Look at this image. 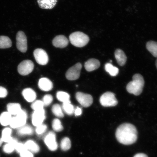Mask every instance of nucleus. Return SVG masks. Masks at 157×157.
Returning a JSON list of instances; mask_svg holds the SVG:
<instances>
[{
  "mask_svg": "<svg viewBox=\"0 0 157 157\" xmlns=\"http://www.w3.org/2000/svg\"><path fill=\"white\" fill-rule=\"evenodd\" d=\"M71 43L77 48H82L89 42L90 38L87 35L84 33L77 31L72 33L69 36Z\"/></svg>",
  "mask_w": 157,
  "mask_h": 157,
  "instance_id": "nucleus-3",
  "label": "nucleus"
},
{
  "mask_svg": "<svg viewBox=\"0 0 157 157\" xmlns=\"http://www.w3.org/2000/svg\"><path fill=\"white\" fill-rule=\"evenodd\" d=\"M155 65H156V67L157 69V59L156 61V62H155Z\"/></svg>",
  "mask_w": 157,
  "mask_h": 157,
  "instance_id": "nucleus-42",
  "label": "nucleus"
},
{
  "mask_svg": "<svg viewBox=\"0 0 157 157\" xmlns=\"http://www.w3.org/2000/svg\"><path fill=\"white\" fill-rule=\"evenodd\" d=\"M146 48L150 53L155 57L157 58V42L150 41L146 44Z\"/></svg>",
  "mask_w": 157,
  "mask_h": 157,
  "instance_id": "nucleus-25",
  "label": "nucleus"
},
{
  "mask_svg": "<svg viewBox=\"0 0 157 157\" xmlns=\"http://www.w3.org/2000/svg\"><path fill=\"white\" fill-rule=\"evenodd\" d=\"M12 43L11 39L6 36H0V48L5 49L11 48Z\"/></svg>",
  "mask_w": 157,
  "mask_h": 157,
  "instance_id": "nucleus-24",
  "label": "nucleus"
},
{
  "mask_svg": "<svg viewBox=\"0 0 157 157\" xmlns=\"http://www.w3.org/2000/svg\"><path fill=\"white\" fill-rule=\"evenodd\" d=\"M44 140L50 151H54L57 149L58 144L56 141V135L53 132L50 131L48 132L44 137Z\"/></svg>",
  "mask_w": 157,
  "mask_h": 157,
  "instance_id": "nucleus-11",
  "label": "nucleus"
},
{
  "mask_svg": "<svg viewBox=\"0 0 157 157\" xmlns=\"http://www.w3.org/2000/svg\"><path fill=\"white\" fill-rule=\"evenodd\" d=\"M100 102L104 107H114L117 105L118 101L114 94L112 92H107L101 96Z\"/></svg>",
  "mask_w": 157,
  "mask_h": 157,
  "instance_id": "nucleus-5",
  "label": "nucleus"
},
{
  "mask_svg": "<svg viewBox=\"0 0 157 157\" xmlns=\"http://www.w3.org/2000/svg\"><path fill=\"white\" fill-rule=\"evenodd\" d=\"M3 141L1 139H0V147H1L2 144L3 143Z\"/></svg>",
  "mask_w": 157,
  "mask_h": 157,
  "instance_id": "nucleus-41",
  "label": "nucleus"
},
{
  "mask_svg": "<svg viewBox=\"0 0 157 157\" xmlns=\"http://www.w3.org/2000/svg\"><path fill=\"white\" fill-rule=\"evenodd\" d=\"M115 135L117 140L120 143L129 145L136 142L137 132L134 125L130 123H123L117 128Z\"/></svg>",
  "mask_w": 157,
  "mask_h": 157,
  "instance_id": "nucleus-1",
  "label": "nucleus"
},
{
  "mask_svg": "<svg viewBox=\"0 0 157 157\" xmlns=\"http://www.w3.org/2000/svg\"><path fill=\"white\" fill-rule=\"evenodd\" d=\"M58 0H38L39 7L41 9H51L56 4Z\"/></svg>",
  "mask_w": 157,
  "mask_h": 157,
  "instance_id": "nucleus-18",
  "label": "nucleus"
},
{
  "mask_svg": "<svg viewBox=\"0 0 157 157\" xmlns=\"http://www.w3.org/2000/svg\"><path fill=\"white\" fill-rule=\"evenodd\" d=\"M52 111L54 114L57 117L60 118L64 117L63 113V112L62 108L58 104H55L53 105Z\"/></svg>",
  "mask_w": 157,
  "mask_h": 157,
  "instance_id": "nucleus-30",
  "label": "nucleus"
},
{
  "mask_svg": "<svg viewBox=\"0 0 157 157\" xmlns=\"http://www.w3.org/2000/svg\"><path fill=\"white\" fill-rule=\"evenodd\" d=\"M100 62L99 60L95 59H91L86 62L84 67L87 71L91 72L98 69L100 66Z\"/></svg>",
  "mask_w": 157,
  "mask_h": 157,
  "instance_id": "nucleus-15",
  "label": "nucleus"
},
{
  "mask_svg": "<svg viewBox=\"0 0 157 157\" xmlns=\"http://www.w3.org/2000/svg\"><path fill=\"white\" fill-rule=\"evenodd\" d=\"M8 92L4 87L0 86V98H4L6 97Z\"/></svg>",
  "mask_w": 157,
  "mask_h": 157,
  "instance_id": "nucleus-38",
  "label": "nucleus"
},
{
  "mask_svg": "<svg viewBox=\"0 0 157 157\" xmlns=\"http://www.w3.org/2000/svg\"><path fill=\"white\" fill-rule=\"evenodd\" d=\"M33 132L34 131L32 127L29 125L25 124L19 128L17 131V133L19 136H23L32 135Z\"/></svg>",
  "mask_w": 157,
  "mask_h": 157,
  "instance_id": "nucleus-21",
  "label": "nucleus"
},
{
  "mask_svg": "<svg viewBox=\"0 0 157 157\" xmlns=\"http://www.w3.org/2000/svg\"><path fill=\"white\" fill-rule=\"evenodd\" d=\"M76 98L80 105L84 107H89L93 103V98L90 94L78 92L76 94Z\"/></svg>",
  "mask_w": 157,
  "mask_h": 157,
  "instance_id": "nucleus-9",
  "label": "nucleus"
},
{
  "mask_svg": "<svg viewBox=\"0 0 157 157\" xmlns=\"http://www.w3.org/2000/svg\"><path fill=\"white\" fill-rule=\"evenodd\" d=\"M52 127L53 130L56 132H59L63 129L61 122L59 120L55 119L52 121Z\"/></svg>",
  "mask_w": 157,
  "mask_h": 157,
  "instance_id": "nucleus-32",
  "label": "nucleus"
},
{
  "mask_svg": "<svg viewBox=\"0 0 157 157\" xmlns=\"http://www.w3.org/2000/svg\"><path fill=\"white\" fill-rule=\"evenodd\" d=\"M47 129V126L44 124H41L39 126L37 127L36 129V132L37 134L41 135L44 134L46 131Z\"/></svg>",
  "mask_w": 157,
  "mask_h": 157,
  "instance_id": "nucleus-35",
  "label": "nucleus"
},
{
  "mask_svg": "<svg viewBox=\"0 0 157 157\" xmlns=\"http://www.w3.org/2000/svg\"><path fill=\"white\" fill-rule=\"evenodd\" d=\"M11 129L9 128L4 129L2 132V136L1 138L3 142L9 143L13 138L11 136Z\"/></svg>",
  "mask_w": 157,
  "mask_h": 157,
  "instance_id": "nucleus-26",
  "label": "nucleus"
},
{
  "mask_svg": "<svg viewBox=\"0 0 157 157\" xmlns=\"http://www.w3.org/2000/svg\"><path fill=\"white\" fill-rule=\"evenodd\" d=\"M44 104L42 101L40 100H37L33 101L31 105V108L34 111L44 109Z\"/></svg>",
  "mask_w": 157,
  "mask_h": 157,
  "instance_id": "nucleus-33",
  "label": "nucleus"
},
{
  "mask_svg": "<svg viewBox=\"0 0 157 157\" xmlns=\"http://www.w3.org/2000/svg\"><path fill=\"white\" fill-rule=\"evenodd\" d=\"M62 107L64 112L68 115H71L74 113V107L70 101L63 103Z\"/></svg>",
  "mask_w": 157,
  "mask_h": 157,
  "instance_id": "nucleus-28",
  "label": "nucleus"
},
{
  "mask_svg": "<svg viewBox=\"0 0 157 157\" xmlns=\"http://www.w3.org/2000/svg\"><path fill=\"white\" fill-rule=\"evenodd\" d=\"M69 43L68 39L63 35L56 36L52 40V44L56 48H64L68 46Z\"/></svg>",
  "mask_w": 157,
  "mask_h": 157,
  "instance_id": "nucleus-13",
  "label": "nucleus"
},
{
  "mask_svg": "<svg viewBox=\"0 0 157 157\" xmlns=\"http://www.w3.org/2000/svg\"><path fill=\"white\" fill-rule=\"evenodd\" d=\"M56 98L60 101L63 103L70 101V96L66 92L59 91L56 94Z\"/></svg>",
  "mask_w": 157,
  "mask_h": 157,
  "instance_id": "nucleus-29",
  "label": "nucleus"
},
{
  "mask_svg": "<svg viewBox=\"0 0 157 157\" xmlns=\"http://www.w3.org/2000/svg\"><path fill=\"white\" fill-rule=\"evenodd\" d=\"M34 56L37 63L41 65H45L48 62V54L46 51L42 48L35 49L34 52Z\"/></svg>",
  "mask_w": 157,
  "mask_h": 157,
  "instance_id": "nucleus-10",
  "label": "nucleus"
},
{
  "mask_svg": "<svg viewBox=\"0 0 157 157\" xmlns=\"http://www.w3.org/2000/svg\"><path fill=\"white\" fill-rule=\"evenodd\" d=\"M18 143L17 139L13 138L10 142L3 146L4 152L8 154H11L15 150V147Z\"/></svg>",
  "mask_w": 157,
  "mask_h": 157,
  "instance_id": "nucleus-19",
  "label": "nucleus"
},
{
  "mask_svg": "<svg viewBox=\"0 0 157 157\" xmlns=\"http://www.w3.org/2000/svg\"><path fill=\"white\" fill-rule=\"evenodd\" d=\"M17 48L21 52L25 53L27 50V38L25 33L22 31H19L16 35Z\"/></svg>",
  "mask_w": 157,
  "mask_h": 157,
  "instance_id": "nucleus-8",
  "label": "nucleus"
},
{
  "mask_svg": "<svg viewBox=\"0 0 157 157\" xmlns=\"http://www.w3.org/2000/svg\"><path fill=\"white\" fill-rule=\"evenodd\" d=\"M71 147V142L70 139L68 137H64L60 143V147L62 150L63 151H68Z\"/></svg>",
  "mask_w": 157,
  "mask_h": 157,
  "instance_id": "nucleus-31",
  "label": "nucleus"
},
{
  "mask_svg": "<svg viewBox=\"0 0 157 157\" xmlns=\"http://www.w3.org/2000/svg\"><path fill=\"white\" fill-rule=\"evenodd\" d=\"M53 97L51 95H45L43 99V102L44 104V106H48L53 101Z\"/></svg>",
  "mask_w": 157,
  "mask_h": 157,
  "instance_id": "nucleus-34",
  "label": "nucleus"
},
{
  "mask_svg": "<svg viewBox=\"0 0 157 157\" xmlns=\"http://www.w3.org/2000/svg\"><path fill=\"white\" fill-rule=\"evenodd\" d=\"M22 94L25 99L29 102H33L36 99L35 92L31 88H27L23 90Z\"/></svg>",
  "mask_w": 157,
  "mask_h": 157,
  "instance_id": "nucleus-17",
  "label": "nucleus"
},
{
  "mask_svg": "<svg viewBox=\"0 0 157 157\" xmlns=\"http://www.w3.org/2000/svg\"><path fill=\"white\" fill-rule=\"evenodd\" d=\"M27 150L32 153H37L40 151V147L38 145L32 140H29L25 144Z\"/></svg>",
  "mask_w": 157,
  "mask_h": 157,
  "instance_id": "nucleus-22",
  "label": "nucleus"
},
{
  "mask_svg": "<svg viewBox=\"0 0 157 157\" xmlns=\"http://www.w3.org/2000/svg\"><path fill=\"white\" fill-rule=\"evenodd\" d=\"M82 68V65L80 63H78L72 66L66 72V78L70 80L78 79L80 77Z\"/></svg>",
  "mask_w": 157,
  "mask_h": 157,
  "instance_id": "nucleus-7",
  "label": "nucleus"
},
{
  "mask_svg": "<svg viewBox=\"0 0 157 157\" xmlns=\"http://www.w3.org/2000/svg\"><path fill=\"white\" fill-rule=\"evenodd\" d=\"M34 67V64L32 61L25 60L19 64L17 67V71L21 75H27L33 71Z\"/></svg>",
  "mask_w": 157,
  "mask_h": 157,
  "instance_id": "nucleus-6",
  "label": "nucleus"
},
{
  "mask_svg": "<svg viewBox=\"0 0 157 157\" xmlns=\"http://www.w3.org/2000/svg\"><path fill=\"white\" fill-rule=\"evenodd\" d=\"M133 157H148L146 154H143V153H139L135 155Z\"/></svg>",
  "mask_w": 157,
  "mask_h": 157,
  "instance_id": "nucleus-40",
  "label": "nucleus"
},
{
  "mask_svg": "<svg viewBox=\"0 0 157 157\" xmlns=\"http://www.w3.org/2000/svg\"><path fill=\"white\" fill-rule=\"evenodd\" d=\"M8 112H5L0 115V123L3 126H6L10 125L12 117Z\"/></svg>",
  "mask_w": 157,
  "mask_h": 157,
  "instance_id": "nucleus-23",
  "label": "nucleus"
},
{
  "mask_svg": "<svg viewBox=\"0 0 157 157\" xmlns=\"http://www.w3.org/2000/svg\"><path fill=\"white\" fill-rule=\"evenodd\" d=\"M27 113L24 110L21 109L20 112L12 118L10 126L13 128H19L26 124Z\"/></svg>",
  "mask_w": 157,
  "mask_h": 157,
  "instance_id": "nucleus-4",
  "label": "nucleus"
},
{
  "mask_svg": "<svg viewBox=\"0 0 157 157\" xmlns=\"http://www.w3.org/2000/svg\"><path fill=\"white\" fill-rule=\"evenodd\" d=\"M115 56L118 64L121 66H124L127 60L124 52L121 49H117L115 52Z\"/></svg>",
  "mask_w": 157,
  "mask_h": 157,
  "instance_id": "nucleus-16",
  "label": "nucleus"
},
{
  "mask_svg": "<svg viewBox=\"0 0 157 157\" xmlns=\"http://www.w3.org/2000/svg\"><path fill=\"white\" fill-rule=\"evenodd\" d=\"M38 86L42 91H48L53 88V84L52 81L47 78H42L39 80Z\"/></svg>",
  "mask_w": 157,
  "mask_h": 157,
  "instance_id": "nucleus-14",
  "label": "nucleus"
},
{
  "mask_svg": "<svg viewBox=\"0 0 157 157\" xmlns=\"http://www.w3.org/2000/svg\"><path fill=\"white\" fill-rule=\"evenodd\" d=\"M20 155L21 157H34L33 153L27 150L21 152L20 154Z\"/></svg>",
  "mask_w": 157,
  "mask_h": 157,
  "instance_id": "nucleus-37",
  "label": "nucleus"
},
{
  "mask_svg": "<svg viewBox=\"0 0 157 157\" xmlns=\"http://www.w3.org/2000/svg\"><path fill=\"white\" fill-rule=\"evenodd\" d=\"M15 150H16L17 152L20 153L23 151L27 150L25 147V144L23 143H18L15 147Z\"/></svg>",
  "mask_w": 157,
  "mask_h": 157,
  "instance_id": "nucleus-36",
  "label": "nucleus"
},
{
  "mask_svg": "<svg viewBox=\"0 0 157 157\" xmlns=\"http://www.w3.org/2000/svg\"><path fill=\"white\" fill-rule=\"evenodd\" d=\"M44 109L34 111L32 116V122L35 126L38 127L42 124L45 119Z\"/></svg>",
  "mask_w": 157,
  "mask_h": 157,
  "instance_id": "nucleus-12",
  "label": "nucleus"
},
{
  "mask_svg": "<svg viewBox=\"0 0 157 157\" xmlns=\"http://www.w3.org/2000/svg\"><path fill=\"white\" fill-rule=\"evenodd\" d=\"M105 69L106 71L112 76H116L119 72V69L110 63H107L105 64Z\"/></svg>",
  "mask_w": 157,
  "mask_h": 157,
  "instance_id": "nucleus-27",
  "label": "nucleus"
},
{
  "mask_svg": "<svg viewBox=\"0 0 157 157\" xmlns=\"http://www.w3.org/2000/svg\"><path fill=\"white\" fill-rule=\"evenodd\" d=\"M7 108L8 112L11 115H16L22 109L21 105L17 103H10L7 105Z\"/></svg>",
  "mask_w": 157,
  "mask_h": 157,
  "instance_id": "nucleus-20",
  "label": "nucleus"
},
{
  "mask_svg": "<svg viewBox=\"0 0 157 157\" xmlns=\"http://www.w3.org/2000/svg\"><path fill=\"white\" fill-rule=\"evenodd\" d=\"M144 85L143 76L140 74H137L133 76L132 81L128 84L126 89L129 93L138 96L142 93Z\"/></svg>",
  "mask_w": 157,
  "mask_h": 157,
  "instance_id": "nucleus-2",
  "label": "nucleus"
},
{
  "mask_svg": "<svg viewBox=\"0 0 157 157\" xmlns=\"http://www.w3.org/2000/svg\"><path fill=\"white\" fill-rule=\"evenodd\" d=\"M82 109L81 108L77 107L76 108L75 110L74 111V113L76 116H80L82 114Z\"/></svg>",
  "mask_w": 157,
  "mask_h": 157,
  "instance_id": "nucleus-39",
  "label": "nucleus"
}]
</instances>
